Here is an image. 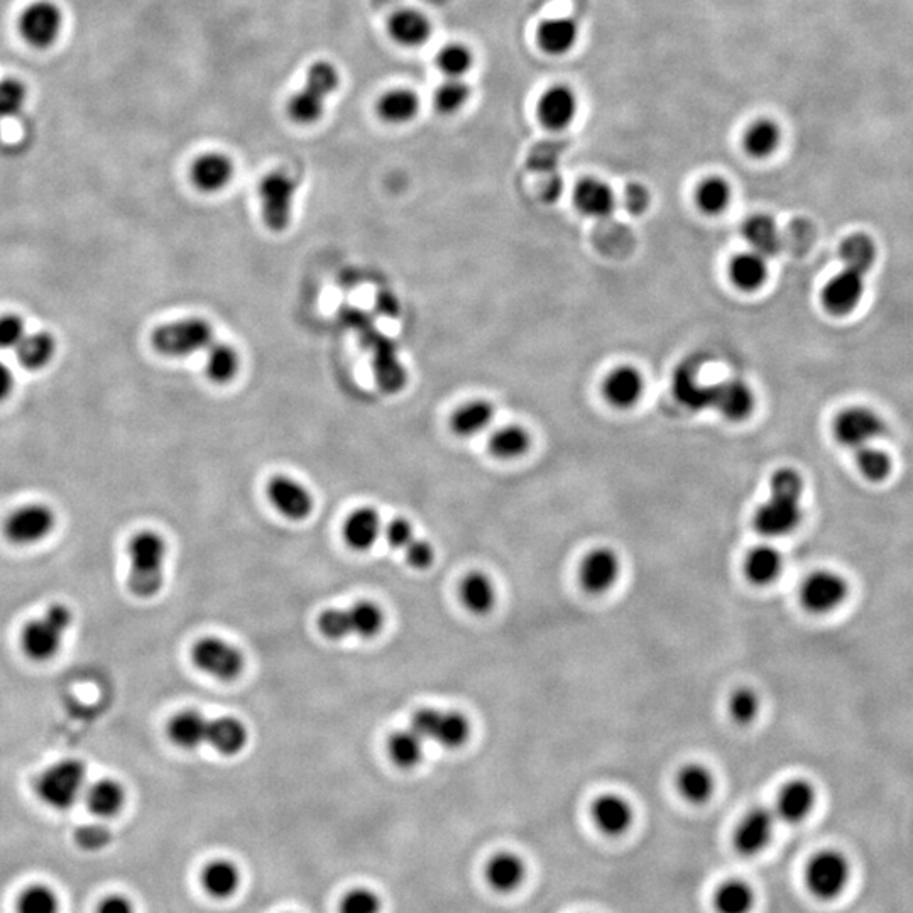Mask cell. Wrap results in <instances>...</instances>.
I'll list each match as a JSON object with an SVG mask.
<instances>
[{"mask_svg": "<svg viewBox=\"0 0 913 913\" xmlns=\"http://www.w3.org/2000/svg\"><path fill=\"white\" fill-rule=\"evenodd\" d=\"M804 481L793 469H780L771 477L770 499L756 509L755 530L768 538L792 533L802 521L800 498Z\"/></svg>", "mask_w": 913, "mask_h": 913, "instance_id": "6da1fadb", "label": "cell"}, {"mask_svg": "<svg viewBox=\"0 0 913 913\" xmlns=\"http://www.w3.org/2000/svg\"><path fill=\"white\" fill-rule=\"evenodd\" d=\"M129 589L141 599L154 597L165 584L166 542L154 531H141L129 543Z\"/></svg>", "mask_w": 913, "mask_h": 913, "instance_id": "7a4b0ae2", "label": "cell"}, {"mask_svg": "<svg viewBox=\"0 0 913 913\" xmlns=\"http://www.w3.org/2000/svg\"><path fill=\"white\" fill-rule=\"evenodd\" d=\"M340 87L339 68L330 61H315L310 65L305 85L288 102V114L296 124H313L323 115L330 95Z\"/></svg>", "mask_w": 913, "mask_h": 913, "instance_id": "3957f363", "label": "cell"}, {"mask_svg": "<svg viewBox=\"0 0 913 913\" xmlns=\"http://www.w3.org/2000/svg\"><path fill=\"white\" fill-rule=\"evenodd\" d=\"M73 623L70 607L53 604L39 618L29 621L22 629L21 645L31 660L46 662L55 657Z\"/></svg>", "mask_w": 913, "mask_h": 913, "instance_id": "277c9868", "label": "cell"}, {"mask_svg": "<svg viewBox=\"0 0 913 913\" xmlns=\"http://www.w3.org/2000/svg\"><path fill=\"white\" fill-rule=\"evenodd\" d=\"M318 629L329 640H344L349 636L372 638L384 626V614L374 602H357L345 609H329L320 614Z\"/></svg>", "mask_w": 913, "mask_h": 913, "instance_id": "5b68a950", "label": "cell"}, {"mask_svg": "<svg viewBox=\"0 0 913 913\" xmlns=\"http://www.w3.org/2000/svg\"><path fill=\"white\" fill-rule=\"evenodd\" d=\"M87 790V768L82 761L63 760L51 765L36 783L44 804L56 810L70 809Z\"/></svg>", "mask_w": 913, "mask_h": 913, "instance_id": "8992f818", "label": "cell"}, {"mask_svg": "<svg viewBox=\"0 0 913 913\" xmlns=\"http://www.w3.org/2000/svg\"><path fill=\"white\" fill-rule=\"evenodd\" d=\"M214 342V329L203 318H183L166 323L153 334V345L159 354L188 357L208 349Z\"/></svg>", "mask_w": 913, "mask_h": 913, "instance_id": "52a82bcc", "label": "cell"}, {"mask_svg": "<svg viewBox=\"0 0 913 913\" xmlns=\"http://www.w3.org/2000/svg\"><path fill=\"white\" fill-rule=\"evenodd\" d=\"M296 190L298 183L285 171H273L261 181L259 198L263 208L264 224L268 225V229L273 232L288 229L293 215Z\"/></svg>", "mask_w": 913, "mask_h": 913, "instance_id": "ba28073f", "label": "cell"}, {"mask_svg": "<svg viewBox=\"0 0 913 913\" xmlns=\"http://www.w3.org/2000/svg\"><path fill=\"white\" fill-rule=\"evenodd\" d=\"M411 729L423 739H432L443 748L464 746L471 736V724L459 712L421 709L411 717Z\"/></svg>", "mask_w": 913, "mask_h": 913, "instance_id": "9c48e42d", "label": "cell"}, {"mask_svg": "<svg viewBox=\"0 0 913 913\" xmlns=\"http://www.w3.org/2000/svg\"><path fill=\"white\" fill-rule=\"evenodd\" d=\"M849 863L837 851H822L817 854L805 873L810 893L821 900H832L844 892L849 883Z\"/></svg>", "mask_w": 913, "mask_h": 913, "instance_id": "30bf717a", "label": "cell"}, {"mask_svg": "<svg viewBox=\"0 0 913 913\" xmlns=\"http://www.w3.org/2000/svg\"><path fill=\"white\" fill-rule=\"evenodd\" d=\"M192 658L193 663L202 672L224 682L236 680L244 670V657L241 651L219 638H203L198 641L197 645L193 646Z\"/></svg>", "mask_w": 913, "mask_h": 913, "instance_id": "8fae6325", "label": "cell"}, {"mask_svg": "<svg viewBox=\"0 0 913 913\" xmlns=\"http://www.w3.org/2000/svg\"><path fill=\"white\" fill-rule=\"evenodd\" d=\"M837 442L849 449L870 445L886 432L885 421L868 408H848L837 415L832 427Z\"/></svg>", "mask_w": 913, "mask_h": 913, "instance_id": "7c38bea8", "label": "cell"}, {"mask_svg": "<svg viewBox=\"0 0 913 913\" xmlns=\"http://www.w3.org/2000/svg\"><path fill=\"white\" fill-rule=\"evenodd\" d=\"M56 516L46 504L22 506L7 518L6 535L16 545H34L55 528Z\"/></svg>", "mask_w": 913, "mask_h": 913, "instance_id": "4fadbf2b", "label": "cell"}, {"mask_svg": "<svg viewBox=\"0 0 913 913\" xmlns=\"http://www.w3.org/2000/svg\"><path fill=\"white\" fill-rule=\"evenodd\" d=\"M800 597L810 613H831L848 597V584L841 575L821 570L809 575L802 585Z\"/></svg>", "mask_w": 913, "mask_h": 913, "instance_id": "5bb4252c", "label": "cell"}, {"mask_svg": "<svg viewBox=\"0 0 913 913\" xmlns=\"http://www.w3.org/2000/svg\"><path fill=\"white\" fill-rule=\"evenodd\" d=\"M269 501L291 521L307 520L313 509L312 494L307 487L288 476H276L266 487Z\"/></svg>", "mask_w": 913, "mask_h": 913, "instance_id": "9a60e30c", "label": "cell"}, {"mask_svg": "<svg viewBox=\"0 0 913 913\" xmlns=\"http://www.w3.org/2000/svg\"><path fill=\"white\" fill-rule=\"evenodd\" d=\"M777 815L765 807H756L744 815L734 834V846L743 856H755L770 844Z\"/></svg>", "mask_w": 913, "mask_h": 913, "instance_id": "2e32d148", "label": "cell"}, {"mask_svg": "<svg viewBox=\"0 0 913 913\" xmlns=\"http://www.w3.org/2000/svg\"><path fill=\"white\" fill-rule=\"evenodd\" d=\"M580 585L591 594H604L613 589L621 574L618 555L611 548L601 547L587 553L580 564Z\"/></svg>", "mask_w": 913, "mask_h": 913, "instance_id": "e0dca14e", "label": "cell"}, {"mask_svg": "<svg viewBox=\"0 0 913 913\" xmlns=\"http://www.w3.org/2000/svg\"><path fill=\"white\" fill-rule=\"evenodd\" d=\"M863 278V274L844 268L841 273L829 279L821 295L822 305L827 312L836 317H844L853 312L863 298Z\"/></svg>", "mask_w": 913, "mask_h": 913, "instance_id": "ac0fdd59", "label": "cell"}, {"mask_svg": "<svg viewBox=\"0 0 913 913\" xmlns=\"http://www.w3.org/2000/svg\"><path fill=\"white\" fill-rule=\"evenodd\" d=\"M61 12L51 2H38L22 14L21 33L36 48H48L61 31Z\"/></svg>", "mask_w": 913, "mask_h": 913, "instance_id": "d6986e66", "label": "cell"}, {"mask_svg": "<svg viewBox=\"0 0 913 913\" xmlns=\"http://www.w3.org/2000/svg\"><path fill=\"white\" fill-rule=\"evenodd\" d=\"M579 110V102L575 92L567 85H553L543 93L536 112L543 126L550 131H564L574 122Z\"/></svg>", "mask_w": 913, "mask_h": 913, "instance_id": "ffe728a7", "label": "cell"}, {"mask_svg": "<svg viewBox=\"0 0 913 913\" xmlns=\"http://www.w3.org/2000/svg\"><path fill=\"white\" fill-rule=\"evenodd\" d=\"M709 408H716L728 420L741 421L748 418L755 408V396L748 384L739 379H729L711 386Z\"/></svg>", "mask_w": 913, "mask_h": 913, "instance_id": "44dd1931", "label": "cell"}, {"mask_svg": "<svg viewBox=\"0 0 913 913\" xmlns=\"http://www.w3.org/2000/svg\"><path fill=\"white\" fill-rule=\"evenodd\" d=\"M234 178V161L224 153H205L195 159L192 166L193 185L200 192L215 193L224 190Z\"/></svg>", "mask_w": 913, "mask_h": 913, "instance_id": "7402d4cb", "label": "cell"}, {"mask_svg": "<svg viewBox=\"0 0 913 913\" xmlns=\"http://www.w3.org/2000/svg\"><path fill=\"white\" fill-rule=\"evenodd\" d=\"M592 817L596 826L607 836H621L633 824L635 814L628 800L614 793H607L592 804Z\"/></svg>", "mask_w": 913, "mask_h": 913, "instance_id": "603a6c76", "label": "cell"}, {"mask_svg": "<svg viewBox=\"0 0 913 913\" xmlns=\"http://www.w3.org/2000/svg\"><path fill=\"white\" fill-rule=\"evenodd\" d=\"M579 33V24L572 17H553L538 26L536 41L547 55L562 56L574 48Z\"/></svg>", "mask_w": 913, "mask_h": 913, "instance_id": "cb8c5ba5", "label": "cell"}, {"mask_svg": "<svg viewBox=\"0 0 913 913\" xmlns=\"http://www.w3.org/2000/svg\"><path fill=\"white\" fill-rule=\"evenodd\" d=\"M575 207L587 217L604 219L613 214L616 208V197L613 188L597 178H585L575 186Z\"/></svg>", "mask_w": 913, "mask_h": 913, "instance_id": "d4e9b609", "label": "cell"}, {"mask_svg": "<svg viewBox=\"0 0 913 913\" xmlns=\"http://www.w3.org/2000/svg\"><path fill=\"white\" fill-rule=\"evenodd\" d=\"M814 804V787L805 780H793V782L787 783L778 795L775 815L788 824H797V822L804 821L805 817L812 812Z\"/></svg>", "mask_w": 913, "mask_h": 913, "instance_id": "484cf974", "label": "cell"}, {"mask_svg": "<svg viewBox=\"0 0 913 913\" xmlns=\"http://www.w3.org/2000/svg\"><path fill=\"white\" fill-rule=\"evenodd\" d=\"M643 376L635 367H618L604 381V396L616 408H631L643 394Z\"/></svg>", "mask_w": 913, "mask_h": 913, "instance_id": "4316f807", "label": "cell"}, {"mask_svg": "<svg viewBox=\"0 0 913 913\" xmlns=\"http://www.w3.org/2000/svg\"><path fill=\"white\" fill-rule=\"evenodd\" d=\"M381 535V516L372 508H359L344 525L345 542L354 550H369Z\"/></svg>", "mask_w": 913, "mask_h": 913, "instance_id": "83f0119b", "label": "cell"}, {"mask_svg": "<svg viewBox=\"0 0 913 913\" xmlns=\"http://www.w3.org/2000/svg\"><path fill=\"white\" fill-rule=\"evenodd\" d=\"M525 875V863L516 854L499 853L487 863V883L499 893H511L520 888Z\"/></svg>", "mask_w": 913, "mask_h": 913, "instance_id": "f1b7e54d", "label": "cell"}, {"mask_svg": "<svg viewBox=\"0 0 913 913\" xmlns=\"http://www.w3.org/2000/svg\"><path fill=\"white\" fill-rule=\"evenodd\" d=\"M85 802L93 815L109 819L121 812L126 804V790L115 780H99L85 790Z\"/></svg>", "mask_w": 913, "mask_h": 913, "instance_id": "f546056e", "label": "cell"}, {"mask_svg": "<svg viewBox=\"0 0 913 913\" xmlns=\"http://www.w3.org/2000/svg\"><path fill=\"white\" fill-rule=\"evenodd\" d=\"M388 31L396 43L403 46H420L427 43V39L430 38L432 24L421 12L406 9L396 12L389 19Z\"/></svg>", "mask_w": 913, "mask_h": 913, "instance_id": "4dcf8cb0", "label": "cell"}, {"mask_svg": "<svg viewBox=\"0 0 913 913\" xmlns=\"http://www.w3.org/2000/svg\"><path fill=\"white\" fill-rule=\"evenodd\" d=\"M210 721L197 711L176 714L168 726L171 741L183 749H197L207 743Z\"/></svg>", "mask_w": 913, "mask_h": 913, "instance_id": "1f68e13d", "label": "cell"}, {"mask_svg": "<svg viewBox=\"0 0 913 913\" xmlns=\"http://www.w3.org/2000/svg\"><path fill=\"white\" fill-rule=\"evenodd\" d=\"M247 729L236 717H219L210 721L207 743L219 753L234 756L246 748Z\"/></svg>", "mask_w": 913, "mask_h": 913, "instance_id": "d6a6232c", "label": "cell"}, {"mask_svg": "<svg viewBox=\"0 0 913 913\" xmlns=\"http://www.w3.org/2000/svg\"><path fill=\"white\" fill-rule=\"evenodd\" d=\"M743 236L751 246V251L758 252L763 257L775 256L782 247L777 224L768 215L749 217L743 225Z\"/></svg>", "mask_w": 913, "mask_h": 913, "instance_id": "836d02e7", "label": "cell"}, {"mask_svg": "<svg viewBox=\"0 0 913 913\" xmlns=\"http://www.w3.org/2000/svg\"><path fill=\"white\" fill-rule=\"evenodd\" d=\"M782 569V555L777 548L770 545L753 548L744 562L746 577L756 585L773 584V580H777L778 575L782 574Z\"/></svg>", "mask_w": 913, "mask_h": 913, "instance_id": "e575fe53", "label": "cell"}, {"mask_svg": "<svg viewBox=\"0 0 913 913\" xmlns=\"http://www.w3.org/2000/svg\"><path fill=\"white\" fill-rule=\"evenodd\" d=\"M202 885L210 897L229 898L241 885V873L227 859H215L202 871Z\"/></svg>", "mask_w": 913, "mask_h": 913, "instance_id": "d590c367", "label": "cell"}, {"mask_svg": "<svg viewBox=\"0 0 913 913\" xmlns=\"http://www.w3.org/2000/svg\"><path fill=\"white\" fill-rule=\"evenodd\" d=\"M729 276L739 290L755 291L763 286L768 276L766 257L758 252L749 251L738 254L729 264Z\"/></svg>", "mask_w": 913, "mask_h": 913, "instance_id": "8d00e7d4", "label": "cell"}, {"mask_svg": "<svg viewBox=\"0 0 913 913\" xmlns=\"http://www.w3.org/2000/svg\"><path fill=\"white\" fill-rule=\"evenodd\" d=\"M420 99L410 88H394L384 93L378 102V114L389 124H406L415 119Z\"/></svg>", "mask_w": 913, "mask_h": 913, "instance_id": "74e56055", "label": "cell"}, {"mask_svg": "<svg viewBox=\"0 0 913 913\" xmlns=\"http://www.w3.org/2000/svg\"><path fill=\"white\" fill-rule=\"evenodd\" d=\"M460 599L474 614H487L496 604V589L493 580L482 572H472L462 580Z\"/></svg>", "mask_w": 913, "mask_h": 913, "instance_id": "f35d334b", "label": "cell"}, {"mask_svg": "<svg viewBox=\"0 0 913 913\" xmlns=\"http://www.w3.org/2000/svg\"><path fill=\"white\" fill-rule=\"evenodd\" d=\"M678 792L690 804H706L714 793V777L706 766L687 765L680 770L677 778Z\"/></svg>", "mask_w": 913, "mask_h": 913, "instance_id": "ab89813d", "label": "cell"}, {"mask_svg": "<svg viewBox=\"0 0 913 913\" xmlns=\"http://www.w3.org/2000/svg\"><path fill=\"white\" fill-rule=\"evenodd\" d=\"M494 418V408L484 400L469 401L452 416V428L460 437H474L486 430Z\"/></svg>", "mask_w": 913, "mask_h": 913, "instance_id": "60d3db41", "label": "cell"}, {"mask_svg": "<svg viewBox=\"0 0 913 913\" xmlns=\"http://www.w3.org/2000/svg\"><path fill=\"white\" fill-rule=\"evenodd\" d=\"M780 141H782V131L777 122L760 119L748 127V131L744 134L743 144L749 156L763 159L777 151Z\"/></svg>", "mask_w": 913, "mask_h": 913, "instance_id": "b9f144b4", "label": "cell"}, {"mask_svg": "<svg viewBox=\"0 0 913 913\" xmlns=\"http://www.w3.org/2000/svg\"><path fill=\"white\" fill-rule=\"evenodd\" d=\"M673 393L682 405L690 410L709 408L711 386H702L697 381L695 369L692 366H680L673 379Z\"/></svg>", "mask_w": 913, "mask_h": 913, "instance_id": "7bdbcfd3", "label": "cell"}, {"mask_svg": "<svg viewBox=\"0 0 913 913\" xmlns=\"http://www.w3.org/2000/svg\"><path fill=\"white\" fill-rule=\"evenodd\" d=\"M55 352V339L46 332H38V334H28L24 337L17 347V359L21 362L22 367H26L29 371H38L50 364L51 359L55 357Z\"/></svg>", "mask_w": 913, "mask_h": 913, "instance_id": "ee69618b", "label": "cell"}, {"mask_svg": "<svg viewBox=\"0 0 913 913\" xmlns=\"http://www.w3.org/2000/svg\"><path fill=\"white\" fill-rule=\"evenodd\" d=\"M755 905V892L744 881L731 880L722 883L714 895L717 913H749Z\"/></svg>", "mask_w": 913, "mask_h": 913, "instance_id": "f6af8a7d", "label": "cell"}, {"mask_svg": "<svg viewBox=\"0 0 913 913\" xmlns=\"http://www.w3.org/2000/svg\"><path fill=\"white\" fill-rule=\"evenodd\" d=\"M844 268L851 269L854 273L868 274L871 266L875 264L876 247L875 242L864 234H853L846 241L842 242L839 249Z\"/></svg>", "mask_w": 913, "mask_h": 913, "instance_id": "bcb514c9", "label": "cell"}, {"mask_svg": "<svg viewBox=\"0 0 913 913\" xmlns=\"http://www.w3.org/2000/svg\"><path fill=\"white\" fill-rule=\"evenodd\" d=\"M239 367H241V357L232 345L217 342L208 347L207 374L214 383H230L232 379L236 378Z\"/></svg>", "mask_w": 913, "mask_h": 913, "instance_id": "7dc6e473", "label": "cell"}, {"mask_svg": "<svg viewBox=\"0 0 913 913\" xmlns=\"http://www.w3.org/2000/svg\"><path fill=\"white\" fill-rule=\"evenodd\" d=\"M423 741L420 734L413 729H405L391 734L388 741V751L391 760L400 768H415L420 765L423 758Z\"/></svg>", "mask_w": 913, "mask_h": 913, "instance_id": "c3c4849f", "label": "cell"}, {"mask_svg": "<svg viewBox=\"0 0 913 913\" xmlns=\"http://www.w3.org/2000/svg\"><path fill=\"white\" fill-rule=\"evenodd\" d=\"M731 193L728 181L719 176H711L700 183L695 192V202L704 214H721L731 202Z\"/></svg>", "mask_w": 913, "mask_h": 913, "instance_id": "681fc988", "label": "cell"}, {"mask_svg": "<svg viewBox=\"0 0 913 913\" xmlns=\"http://www.w3.org/2000/svg\"><path fill=\"white\" fill-rule=\"evenodd\" d=\"M489 447L499 459H516L525 454L530 447V435L526 433L525 428L508 425L493 433Z\"/></svg>", "mask_w": 913, "mask_h": 913, "instance_id": "f907efd6", "label": "cell"}, {"mask_svg": "<svg viewBox=\"0 0 913 913\" xmlns=\"http://www.w3.org/2000/svg\"><path fill=\"white\" fill-rule=\"evenodd\" d=\"M474 63V55L465 44L452 43L438 51L437 65L443 75L449 78H462L469 72Z\"/></svg>", "mask_w": 913, "mask_h": 913, "instance_id": "816d5d0a", "label": "cell"}, {"mask_svg": "<svg viewBox=\"0 0 913 913\" xmlns=\"http://www.w3.org/2000/svg\"><path fill=\"white\" fill-rule=\"evenodd\" d=\"M60 902L46 885H31L17 898V913H58Z\"/></svg>", "mask_w": 913, "mask_h": 913, "instance_id": "f5cc1de1", "label": "cell"}, {"mask_svg": "<svg viewBox=\"0 0 913 913\" xmlns=\"http://www.w3.org/2000/svg\"><path fill=\"white\" fill-rule=\"evenodd\" d=\"M471 99V88L462 78H449L442 83L435 93V107L442 114H455L459 112L467 100Z\"/></svg>", "mask_w": 913, "mask_h": 913, "instance_id": "db71d44e", "label": "cell"}, {"mask_svg": "<svg viewBox=\"0 0 913 913\" xmlns=\"http://www.w3.org/2000/svg\"><path fill=\"white\" fill-rule=\"evenodd\" d=\"M856 462H858L861 474L871 482L883 481V479L888 477L890 471H892V460H890V457H888L883 450L875 449V447H871V445H864V447L858 449Z\"/></svg>", "mask_w": 913, "mask_h": 913, "instance_id": "11a10c76", "label": "cell"}, {"mask_svg": "<svg viewBox=\"0 0 913 913\" xmlns=\"http://www.w3.org/2000/svg\"><path fill=\"white\" fill-rule=\"evenodd\" d=\"M729 712L739 724L753 722L760 712V699L751 689H739L729 700Z\"/></svg>", "mask_w": 913, "mask_h": 913, "instance_id": "9f6ffc18", "label": "cell"}, {"mask_svg": "<svg viewBox=\"0 0 913 913\" xmlns=\"http://www.w3.org/2000/svg\"><path fill=\"white\" fill-rule=\"evenodd\" d=\"M381 912V900L378 895L367 890V888H354L350 890L342 902H340V913H379Z\"/></svg>", "mask_w": 913, "mask_h": 913, "instance_id": "6f0895ef", "label": "cell"}, {"mask_svg": "<svg viewBox=\"0 0 913 913\" xmlns=\"http://www.w3.org/2000/svg\"><path fill=\"white\" fill-rule=\"evenodd\" d=\"M26 102V87L17 80L0 82V117H14Z\"/></svg>", "mask_w": 913, "mask_h": 913, "instance_id": "680465c9", "label": "cell"}, {"mask_svg": "<svg viewBox=\"0 0 913 913\" xmlns=\"http://www.w3.org/2000/svg\"><path fill=\"white\" fill-rule=\"evenodd\" d=\"M110 839H112V834L102 824H85V826L78 827L75 832V841L85 851L104 849L105 846H109Z\"/></svg>", "mask_w": 913, "mask_h": 913, "instance_id": "91938a15", "label": "cell"}, {"mask_svg": "<svg viewBox=\"0 0 913 913\" xmlns=\"http://www.w3.org/2000/svg\"><path fill=\"white\" fill-rule=\"evenodd\" d=\"M26 335V325L21 317L6 315L0 318V349H17Z\"/></svg>", "mask_w": 913, "mask_h": 913, "instance_id": "94428289", "label": "cell"}, {"mask_svg": "<svg viewBox=\"0 0 913 913\" xmlns=\"http://www.w3.org/2000/svg\"><path fill=\"white\" fill-rule=\"evenodd\" d=\"M415 538L413 526L410 525L408 520L396 518V520L389 521L388 526H386V540H388L389 547H393L394 550L405 552Z\"/></svg>", "mask_w": 913, "mask_h": 913, "instance_id": "6125c7cd", "label": "cell"}, {"mask_svg": "<svg viewBox=\"0 0 913 913\" xmlns=\"http://www.w3.org/2000/svg\"><path fill=\"white\" fill-rule=\"evenodd\" d=\"M650 192L640 183H633L624 192V205L631 214H643L650 207Z\"/></svg>", "mask_w": 913, "mask_h": 913, "instance_id": "be15d7a7", "label": "cell"}, {"mask_svg": "<svg viewBox=\"0 0 913 913\" xmlns=\"http://www.w3.org/2000/svg\"><path fill=\"white\" fill-rule=\"evenodd\" d=\"M97 913H134V907L124 895H110L100 902Z\"/></svg>", "mask_w": 913, "mask_h": 913, "instance_id": "e7e4bbea", "label": "cell"}, {"mask_svg": "<svg viewBox=\"0 0 913 913\" xmlns=\"http://www.w3.org/2000/svg\"><path fill=\"white\" fill-rule=\"evenodd\" d=\"M14 388V376L11 369L0 362V401L6 400Z\"/></svg>", "mask_w": 913, "mask_h": 913, "instance_id": "03108f58", "label": "cell"}]
</instances>
